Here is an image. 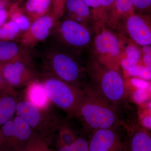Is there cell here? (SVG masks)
Here are the masks:
<instances>
[{
  "label": "cell",
  "mask_w": 151,
  "mask_h": 151,
  "mask_svg": "<svg viewBox=\"0 0 151 151\" xmlns=\"http://www.w3.org/2000/svg\"><path fill=\"white\" fill-rule=\"evenodd\" d=\"M126 103L119 106L111 105L89 89H84L73 117L81 122L91 133L129 123L125 111Z\"/></svg>",
  "instance_id": "obj_1"
},
{
  "label": "cell",
  "mask_w": 151,
  "mask_h": 151,
  "mask_svg": "<svg viewBox=\"0 0 151 151\" xmlns=\"http://www.w3.org/2000/svg\"><path fill=\"white\" fill-rule=\"evenodd\" d=\"M43 74H49L82 90L78 84L81 68L72 57L57 49L54 45H47L42 52Z\"/></svg>",
  "instance_id": "obj_2"
},
{
  "label": "cell",
  "mask_w": 151,
  "mask_h": 151,
  "mask_svg": "<svg viewBox=\"0 0 151 151\" xmlns=\"http://www.w3.org/2000/svg\"><path fill=\"white\" fill-rule=\"evenodd\" d=\"M47 95L52 104L69 116L75 113L83 90L76 88L59 78L47 74L40 76Z\"/></svg>",
  "instance_id": "obj_3"
},
{
  "label": "cell",
  "mask_w": 151,
  "mask_h": 151,
  "mask_svg": "<svg viewBox=\"0 0 151 151\" xmlns=\"http://www.w3.org/2000/svg\"><path fill=\"white\" fill-rule=\"evenodd\" d=\"M0 147L3 151L19 150L40 136L17 115L0 127Z\"/></svg>",
  "instance_id": "obj_4"
},
{
  "label": "cell",
  "mask_w": 151,
  "mask_h": 151,
  "mask_svg": "<svg viewBox=\"0 0 151 151\" xmlns=\"http://www.w3.org/2000/svg\"><path fill=\"white\" fill-rule=\"evenodd\" d=\"M51 111L50 108L40 109L24 99L18 101L16 114L24 119L35 132L49 139L60 123Z\"/></svg>",
  "instance_id": "obj_5"
},
{
  "label": "cell",
  "mask_w": 151,
  "mask_h": 151,
  "mask_svg": "<svg viewBox=\"0 0 151 151\" xmlns=\"http://www.w3.org/2000/svg\"><path fill=\"white\" fill-rule=\"evenodd\" d=\"M0 69L5 81L13 89L26 87L40 76L36 70L32 58L12 62L0 63Z\"/></svg>",
  "instance_id": "obj_6"
},
{
  "label": "cell",
  "mask_w": 151,
  "mask_h": 151,
  "mask_svg": "<svg viewBox=\"0 0 151 151\" xmlns=\"http://www.w3.org/2000/svg\"><path fill=\"white\" fill-rule=\"evenodd\" d=\"M99 77L96 88L90 90L114 106H119L126 102L127 94L124 80L118 72L106 70Z\"/></svg>",
  "instance_id": "obj_7"
},
{
  "label": "cell",
  "mask_w": 151,
  "mask_h": 151,
  "mask_svg": "<svg viewBox=\"0 0 151 151\" xmlns=\"http://www.w3.org/2000/svg\"><path fill=\"white\" fill-rule=\"evenodd\" d=\"M128 131L126 126L119 124L109 129L93 131L88 139L89 151L126 150L124 137Z\"/></svg>",
  "instance_id": "obj_8"
},
{
  "label": "cell",
  "mask_w": 151,
  "mask_h": 151,
  "mask_svg": "<svg viewBox=\"0 0 151 151\" xmlns=\"http://www.w3.org/2000/svg\"><path fill=\"white\" fill-rule=\"evenodd\" d=\"M55 21V19L51 14H47L36 20L22 36L21 44L30 49L36 44L45 40L50 35Z\"/></svg>",
  "instance_id": "obj_9"
},
{
  "label": "cell",
  "mask_w": 151,
  "mask_h": 151,
  "mask_svg": "<svg viewBox=\"0 0 151 151\" xmlns=\"http://www.w3.org/2000/svg\"><path fill=\"white\" fill-rule=\"evenodd\" d=\"M60 33L64 41L74 47L84 46L89 42L90 35L84 27L72 20H66L60 26Z\"/></svg>",
  "instance_id": "obj_10"
},
{
  "label": "cell",
  "mask_w": 151,
  "mask_h": 151,
  "mask_svg": "<svg viewBox=\"0 0 151 151\" xmlns=\"http://www.w3.org/2000/svg\"><path fill=\"white\" fill-rule=\"evenodd\" d=\"M127 28L131 37L142 46L151 44V32L148 26L139 16L132 15L127 21Z\"/></svg>",
  "instance_id": "obj_11"
},
{
  "label": "cell",
  "mask_w": 151,
  "mask_h": 151,
  "mask_svg": "<svg viewBox=\"0 0 151 151\" xmlns=\"http://www.w3.org/2000/svg\"><path fill=\"white\" fill-rule=\"evenodd\" d=\"M30 49L12 41L0 40V63H4L32 58Z\"/></svg>",
  "instance_id": "obj_12"
},
{
  "label": "cell",
  "mask_w": 151,
  "mask_h": 151,
  "mask_svg": "<svg viewBox=\"0 0 151 151\" xmlns=\"http://www.w3.org/2000/svg\"><path fill=\"white\" fill-rule=\"evenodd\" d=\"M127 137V151H151V135L143 127L136 125L128 129Z\"/></svg>",
  "instance_id": "obj_13"
},
{
  "label": "cell",
  "mask_w": 151,
  "mask_h": 151,
  "mask_svg": "<svg viewBox=\"0 0 151 151\" xmlns=\"http://www.w3.org/2000/svg\"><path fill=\"white\" fill-rule=\"evenodd\" d=\"M25 97V100L40 109H48L51 108V102L40 80L32 82L26 87Z\"/></svg>",
  "instance_id": "obj_14"
},
{
  "label": "cell",
  "mask_w": 151,
  "mask_h": 151,
  "mask_svg": "<svg viewBox=\"0 0 151 151\" xmlns=\"http://www.w3.org/2000/svg\"><path fill=\"white\" fill-rule=\"evenodd\" d=\"M15 89L0 91V127L12 119L18 100Z\"/></svg>",
  "instance_id": "obj_15"
},
{
  "label": "cell",
  "mask_w": 151,
  "mask_h": 151,
  "mask_svg": "<svg viewBox=\"0 0 151 151\" xmlns=\"http://www.w3.org/2000/svg\"><path fill=\"white\" fill-rule=\"evenodd\" d=\"M95 47L101 53H109L113 56L119 54L120 47L119 40L112 33L104 31L95 39Z\"/></svg>",
  "instance_id": "obj_16"
},
{
  "label": "cell",
  "mask_w": 151,
  "mask_h": 151,
  "mask_svg": "<svg viewBox=\"0 0 151 151\" xmlns=\"http://www.w3.org/2000/svg\"><path fill=\"white\" fill-rule=\"evenodd\" d=\"M51 6V0H27L24 8V14L32 23L37 19L47 14Z\"/></svg>",
  "instance_id": "obj_17"
},
{
  "label": "cell",
  "mask_w": 151,
  "mask_h": 151,
  "mask_svg": "<svg viewBox=\"0 0 151 151\" xmlns=\"http://www.w3.org/2000/svg\"><path fill=\"white\" fill-rule=\"evenodd\" d=\"M58 131L56 141L57 149L62 147L70 145L73 144L77 137L69 128L65 127L60 122L56 129Z\"/></svg>",
  "instance_id": "obj_18"
},
{
  "label": "cell",
  "mask_w": 151,
  "mask_h": 151,
  "mask_svg": "<svg viewBox=\"0 0 151 151\" xmlns=\"http://www.w3.org/2000/svg\"><path fill=\"white\" fill-rule=\"evenodd\" d=\"M127 57L122 60V65L128 72L133 70L139 62L140 58V52L136 47L129 45L126 50Z\"/></svg>",
  "instance_id": "obj_19"
},
{
  "label": "cell",
  "mask_w": 151,
  "mask_h": 151,
  "mask_svg": "<svg viewBox=\"0 0 151 151\" xmlns=\"http://www.w3.org/2000/svg\"><path fill=\"white\" fill-rule=\"evenodd\" d=\"M18 4L13 6L10 8L9 17L11 20L14 22L18 25L21 32H25L29 29L31 22L24 13L21 12L17 8Z\"/></svg>",
  "instance_id": "obj_20"
},
{
  "label": "cell",
  "mask_w": 151,
  "mask_h": 151,
  "mask_svg": "<svg viewBox=\"0 0 151 151\" xmlns=\"http://www.w3.org/2000/svg\"><path fill=\"white\" fill-rule=\"evenodd\" d=\"M20 32L18 25L12 21H9L0 27V40L12 41Z\"/></svg>",
  "instance_id": "obj_21"
},
{
  "label": "cell",
  "mask_w": 151,
  "mask_h": 151,
  "mask_svg": "<svg viewBox=\"0 0 151 151\" xmlns=\"http://www.w3.org/2000/svg\"><path fill=\"white\" fill-rule=\"evenodd\" d=\"M66 8L70 12L78 17H86L90 14V10L83 0H66Z\"/></svg>",
  "instance_id": "obj_22"
},
{
  "label": "cell",
  "mask_w": 151,
  "mask_h": 151,
  "mask_svg": "<svg viewBox=\"0 0 151 151\" xmlns=\"http://www.w3.org/2000/svg\"><path fill=\"white\" fill-rule=\"evenodd\" d=\"M48 139L39 136L18 151H46L48 148Z\"/></svg>",
  "instance_id": "obj_23"
},
{
  "label": "cell",
  "mask_w": 151,
  "mask_h": 151,
  "mask_svg": "<svg viewBox=\"0 0 151 151\" xmlns=\"http://www.w3.org/2000/svg\"><path fill=\"white\" fill-rule=\"evenodd\" d=\"M57 151H89L88 140L84 137H77L73 144L59 148Z\"/></svg>",
  "instance_id": "obj_24"
},
{
  "label": "cell",
  "mask_w": 151,
  "mask_h": 151,
  "mask_svg": "<svg viewBox=\"0 0 151 151\" xmlns=\"http://www.w3.org/2000/svg\"><path fill=\"white\" fill-rule=\"evenodd\" d=\"M113 7L115 12L122 14L132 11L134 6L132 0H114Z\"/></svg>",
  "instance_id": "obj_25"
},
{
  "label": "cell",
  "mask_w": 151,
  "mask_h": 151,
  "mask_svg": "<svg viewBox=\"0 0 151 151\" xmlns=\"http://www.w3.org/2000/svg\"><path fill=\"white\" fill-rule=\"evenodd\" d=\"M128 72L132 76H139L145 80L151 79V69L147 67L137 65L133 70Z\"/></svg>",
  "instance_id": "obj_26"
},
{
  "label": "cell",
  "mask_w": 151,
  "mask_h": 151,
  "mask_svg": "<svg viewBox=\"0 0 151 151\" xmlns=\"http://www.w3.org/2000/svg\"><path fill=\"white\" fill-rule=\"evenodd\" d=\"M52 10L51 14L54 18L59 16L63 12L64 7L65 6L66 0H51Z\"/></svg>",
  "instance_id": "obj_27"
},
{
  "label": "cell",
  "mask_w": 151,
  "mask_h": 151,
  "mask_svg": "<svg viewBox=\"0 0 151 151\" xmlns=\"http://www.w3.org/2000/svg\"><path fill=\"white\" fill-rule=\"evenodd\" d=\"M133 6L136 8L144 10L151 6V0H132Z\"/></svg>",
  "instance_id": "obj_28"
},
{
  "label": "cell",
  "mask_w": 151,
  "mask_h": 151,
  "mask_svg": "<svg viewBox=\"0 0 151 151\" xmlns=\"http://www.w3.org/2000/svg\"><path fill=\"white\" fill-rule=\"evenodd\" d=\"M134 98L137 103H142L145 101L148 98L147 92L146 89H138L134 93Z\"/></svg>",
  "instance_id": "obj_29"
},
{
  "label": "cell",
  "mask_w": 151,
  "mask_h": 151,
  "mask_svg": "<svg viewBox=\"0 0 151 151\" xmlns=\"http://www.w3.org/2000/svg\"><path fill=\"white\" fill-rule=\"evenodd\" d=\"M132 83L133 85L138 88V89H146L150 85V84L148 81L138 78H133L132 79Z\"/></svg>",
  "instance_id": "obj_30"
},
{
  "label": "cell",
  "mask_w": 151,
  "mask_h": 151,
  "mask_svg": "<svg viewBox=\"0 0 151 151\" xmlns=\"http://www.w3.org/2000/svg\"><path fill=\"white\" fill-rule=\"evenodd\" d=\"M22 0H0V9H8L9 6L18 4Z\"/></svg>",
  "instance_id": "obj_31"
},
{
  "label": "cell",
  "mask_w": 151,
  "mask_h": 151,
  "mask_svg": "<svg viewBox=\"0 0 151 151\" xmlns=\"http://www.w3.org/2000/svg\"><path fill=\"white\" fill-rule=\"evenodd\" d=\"M8 9H0V27L1 26L6 22L8 18L9 17L10 11L8 10Z\"/></svg>",
  "instance_id": "obj_32"
},
{
  "label": "cell",
  "mask_w": 151,
  "mask_h": 151,
  "mask_svg": "<svg viewBox=\"0 0 151 151\" xmlns=\"http://www.w3.org/2000/svg\"><path fill=\"white\" fill-rule=\"evenodd\" d=\"M89 7L95 9H100L101 7L99 0H83Z\"/></svg>",
  "instance_id": "obj_33"
},
{
  "label": "cell",
  "mask_w": 151,
  "mask_h": 151,
  "mask_svg": "<svg viewBox=\"0 0 151 151\" xmlns=\"http://www.w3.org/2000/svg\"><path fill=\"white\" fill-rule=\"evenodd\" d=\"M12 89H14L9 86L5 81L0 69V91H4Z\"/></svg>",
  "instance_id": "obj_34"
},
{
  "label": "cell",
  "mask_w": 151,
  "mask_h": 151,
  "mask_svg": "<svg viewBox=\"0 0 151 151\" xmlns=\"http://www.w3.org/2000/svg\"><path fill=\"white\" fill-rule=\"evenodd\" d=\"M114 0H99L101 7L109 8L113 6Z\"/></svg>",
  "instance_id": "obj_35"
},
{
  "label": "cell",
  "mask_w": 151,
  "mask_h": 151,
  "mask_svg": "<svg viewBox=\"0 0 151 151\" xmlns=\"http://www.w3.org/2000/svg\"><path fill=\"white\" fill-rule=\"evenodd\" d=\"M143 126L146 128L151 129V116H148L144 118L142 120Z\"/></svg>",
  "instance_id": "obj_36"
},
{
  "label": "cell",
  "mask_w": 151,
  "mask_h": 151,
  "mask_svg": "<svg viewBox=\"0 0 151 151\" xmlns=\"http://www.w3.org/2000/svg\"><path fill=\"white\" fill-rule=\"evenodd\" d=\"M151 55L145 54L144 58V61L146 67L151 69Z\"/></svg>",
  "instance_id": "obj_37"
},
{
  "label": "cell",
  "mask_w": 151,
  "mask_h": 151,
  "mask_svg": "<svg viewBox=\"0 0 151 151\" xmlns=\"http://www.w3.org/2000/svg\"><path fill=\"white\" fill-rule=\"evenodd\" d=\"M143 51L145 54L151 55V47L149 45H146L143 48Z\"/></svg>",
  "instance_id": "obj_38"
},
{
  "label": "cell",
  "mask_w": 151,
  "mask_h": 151,
  "mask_svg": "<svg viewBox=\"0 0 151 151\" xmlns=\"http://www.w3.org/2000/svg\"><path fill=\"white\" fill-rule=\"evenodd\" d=\"M46 151H52L51 150H49V149H48V150H47Z\"/></svg>",
  "instance_id": "obj_39"
},
{
  "label": "cell",
  "mask_w": 151,
  "mask_h": 151,
  "mask_svg": "<svg viewBox=\"0 0 151 151\" xmlns=\"http://www.w3.org/2000/svg\"><path fill=\"white\" fill-rule=\"evenodd\" d=\"M0 151H3L2 150L1 148L0 147Z\"/></svg>",
  "instance_id": "obj_40"
},
{
  "label": "cell",
  "mask_w": 151,
  "mask_h": 151,
  "mask_svg": "<svg viewBox=\"0 0 151 151\" xmlns=\"http://www.w3.org/2000/svg\"><path fill=\"white\" fill-rule=\"evenodd\" d=\"M1 134H0V144H1Z\"/></svg>",
  "instance_id": "obj_41"
},
{
  "label": "cell",
  "mask_w": 151,
  "mask_h": 151,
  "mask_svg": "<svg viewBox=\"0 0 151 151\" xmlns=\"http://www.w3.org/2000/svg\"><path fill=\"white\" fill-rule=\"evenodd\" d=\"M127 151V150H124V151Z\"/></svg>",
  "instance_id": "obj_42"
}]
</instances>
